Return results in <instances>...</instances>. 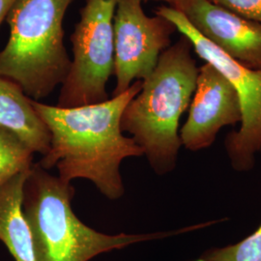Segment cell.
I'll use <instances>...</instances> for the list:
<instances>
[{
	"label": "cell",
	"instance_id": "cell-12",
	"mask_svg": "<svg viewBox=\"0 0 261 261\" xmlns=\"http://www.w3.org/2000/svg\"><path fill=\"white\" fill-rule=\"evenodd\" d=\"M34 152L17 135L0 127V187L33 165Z\"/></svg>",
	"mask_w": 261,
	"mask_h": 261
},
{
	"label": "cell",
	"instance_id": "cell-1",
	"mask_svg": "<svg viewBox=\"0 0 261 261\" xmlns=\"http://www.w3.org/2000/svg\"><path fill=\"white\" fill-rule=\"evenodd\" d=\"M142 81L103 103L62 109L32 100L50 133L48 152L38 162L44 169L56 168L66 182L77 178L91 181L111 200L125 193L120 167L123 160L141 157L143 151L123 135L122 114L140 93Z\"/></svg>",
	"mask_w": 261,
	"mask_h": 261
},
{
	"label": "cell",
	"instance_id": "cell-4",
	"mask_svg": "<svg viewBox=\"0 0 261 261\" xmlns=\"http://www.w3.org/2000/svg\"><path fill=\"white\" fill-rule=\"evenodd\" d=\"M75 0H17L6 18L8 43L0 51V75L34 101L64 83L71 68L63 38L66 11Z\"/></svg>",
	"mask_w": 261,
	"mask_h": 261
},
{
	"label": "cell",
	"instance_id": "cell-8",
	"mask_svg": "<svg viewBox=\"0 0 261 261\" xmlns=\"http://www.w3.org/2000/svg\"><path fill=\"white\" fill-rule=\"evenodd\" d=\"M241 120L236 89L218 69L205 62L199 67L189 115L179 132L182 146L193 152L209 148L220 130Z\"/></svg>",
	"mask_w": 261,
	"mask_h": 261
},
{
	"label": "cell",
	"instance_id": "cell-15",
	"mask_svg": "<svg viewBox=\"0 0 261 261\" xmlns=\"http://www.w3.org/2000/svg\"><path fill=\"white\" fill-rule=\"evenodd\" d=\"M17 0H0V24L6 19L10 10L14 6Z\"/></svg>",
	"mask_w": 261,
	"mask_h": 261
},
{
	"label": "cell",
	"instance_id": "cell-7",
	"mask_svg": "<svg viewBox=\"0 0 261 261\" xmlns=\"http://www.w3.org/2000/svg\"><path fill=\"white\" fill-rule=\"evenodd\" d=\"M141 2L117 0L113 18L116 86L112 97L149 76L161 55L170 47V36L176 30L161 16H147Z\"/></svg>",
	"mask_w": 261,
	"mask_h": 261
},
{
	"label": "cell",
	"instance_id": "cell-9",
	"mask_svg": "<svg viewBox=\"0 0 261 261\" xmlns=\"http://www.w3.org/2000/svg\"><path fill=\"white\" fill-rule=\"evenodd\" d=\"M178 10L224 55L246 67L261 68V22L209 0H192Z\"/></svg>",
	"mask_w": 261,
	"mask_h": 261
},
{
	"label": "cell",
	"instance_id": "cell-5",
	"mask_svg": "<svg viewBox=\"0 0 261 261\" xmlns=\"http://www.w3.org/2000/svg\"><path fill=\"white\" fill-rule=\"evenodd\" d=\"M117 0H86L71 35L74 59L62 84L58 108L108 101L107 84L114 74L113 18Z\"/></svg>",
	"mask_w": 261,
	"mask_h": 261
},
{
	"label": "cell",
	"instance_id": "cell-3",
	"mask_svg": "<svg viewBox=\"0 0 261 261\" xmlns=\"http://www.w3.org/2000/svg\"><path fill=\"white\" fill-rule=\"evenodd\" d=\"M193 49L184 36L168 47L122 114V132L130 134L159 175L177 165L179 121L193 99L199 70Z\"/></svg>",
	"mask_w": 261,
	"mask_h": 261
},
{
	"label": "cell",
	"instance_id": "cell-14",
	"mask_svg": "<svg viewBox=\"0 0 261 261\" xmlns=\"http://www.w3.org/2000/svg\"><path fill=\"white\" fill-rule=\"evenodd\" d=\"M217 5L242 16L261 22V0H209Z\"/></svg>",
	"mask_w": 261,
	"mask_h": 261
},
{
	"label": "cell",
	"instance_id": "cell-16",
	"mask_svg": "<svg viewBox=\"0 0 261 261\" xmlns=\"http://www.w3.org/2000/svg\"><path fill=\"white\" fill-rule=\"evenodd\" d=\"M142 1H163V2H167L169 4L170 7H173L175 9H180L182 6H184L188 2L192 1V0H142Z\"/></svg>",
	"mask_w": 261,
	"mask_h": 261
},
{
	"label": "cell",
	"instance_id": "cell-6",
	"mask_svg": "<svg viewBox=\"0 0 261 261\" xmlns=\"http://www.w3.org/2000/svg\"><path fill=\"white\" fill-rule=\"evenodd\" d=\"M156 15L173 24L186 37L202 60L218 69L231 83L239 96L242 120L239 129L224 139V148L231 168L237 172H249L261 158V68L242 65L207 41L186 16L170 6H162Z\"/></svg>",
	"mask_w": 261,
	"mask_h": 261
},
{
	"label": "cell",
	"instance_id": "cell-13",
	"mask_svg": "<svg viewBox=\"0 0 261 261\" xmlns=\"http://www.w3.org/2000/svg\"><path fill=\"white\" fill-rule=\"evenodd\" d=\"M193 261H261V224L241 241L208 249Z\"/></svg>",
	"mask_w": 261,
	"mask_h": 261
},
{
	"label": "cell",
	"instance_id": "cell-10",
	"mask_svg": "<svg viewBox=\"0 0 261 261\" xmlns=\"http://www.w3.org/2000/svg\"><path fill=\"white\" fill-rule=\"evenodd\" d=\"M0 127L17 135L34 153L45 156L50 133L19 84L0 75Z\"/></svg>",
	"mask_w": 261,
	"mask_h": 261
},
{
	"label": "cell",
	"instance_id": "cell-2",
	"mask_svg": "<svg viewBox=\"0 0 261 261\" xmlns=\"http://www.w3.org/2000/svg\"><path fill=\"white\" fill-rule=\"evenodd\" d=\"M75 188L50 174L38 163L28 172L21 209L28 222L37 261H89L133 244L168 238L223 223L213 220L171 231L116 235L105 234L84 224L72 209Z\"/></svg>",
	"mask_w": 261,
	"mask_h": 261
},
{
	"label": "cell",
	"instance_id": "cell-11",
	"mask_svg": "<svg viewBox=\"0 0 261 261\" xmlns=\"http://www.w3.org/2000/svg\"><path fill=\"white\" fill-rule=\"evenodd\" d=\"M29 170L0 187V241L16 261H37L31 231L21 209L22 189Z\"/></svg>",
	"mask_w": 261,
	"mask_h": 261
}]
</instances>
